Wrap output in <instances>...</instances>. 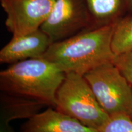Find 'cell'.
I'll use <instances>...</instances> for the list:
<instances>
[{"label": "cell", "mask_w": 132, "mask_h": 132, "mask_svg": "<svg viewBox=\"0 0 132 132\" xmlns=\"http://www.w3.org/2000/svg\"><path fill=\"white\" fill-rule=\"evenodd\" d=\"M115 24L82 31L52 43L41 57L53 62L65 74L84 76L97 66L113 61L116 56L112 48Z\"/></svg>", "instance_id": "1"}, {"label": "cell", "mask_w": 132, "mask_h": 132, "mask_svg": "<svg viewBox=\"0 0 132 132\" xmlns=\"http://www.w3.org/2000/svg\"><path fill=\"white\" fill-rule=\"evenodd\" d=\"M65 73L42 57L11 64L0 72V90L55 107L56 95Z\"/></svg>", "instance_id": "2"}, {"label": "cell", "mask_w": 132, "mask_h": 132, "mask_svg": "<svg viewBox=\"0 0 132 132\" xmlns=\"http://www.w3.org/2000/svg\"><path fill=\"white\" fill-rule=\"evenodd\" d=\"M54 108L97 130L110 117L84 76L75 73L65 74L56 92Z\"/></svg>", "instance_id": "3"}, {"label": "cell", "mask_w": 132, "mask_h": 132, "mask_svg": "<svg viewBox=\"0 0 132 132\" xmlns=\"http://www.w3.org/2000/svg\"><path fill=\"white\" fill-rule=\"evenodd\" d=\"M97 101L111 116L132 112V86L113 61L107 62L84 75Z\"/></svg>", "instance_id": "4"}, {"label": "cell", "mask_w": 132, "mask_h": 132, "mask_svg": "<svg viewBox=\"0 0 132 132\" xmlns=\"http://www.w3.org/2000/svg\"><path fill=\"white\" fill-rule=\"evenodd\" d=\"M40 29L49 36L53 43L91 29L84 0H55L50 14Z\"/></svg>", "instance_id": "5"}, {"label": "cell", "mask_w": 132, "mask_h": 132, "mask_svg": "<svg viewBox=\"0 0 132 132\" xmlns=\"http://www.w3.org/2000/svg\"><path fill=\"white\" fill-rule=\"evenodd\" d=\"M55 0H0L6 14L5 25L12 36L40 28L53 7Z\"/></svg>", "instance_id": "6"}, {"label": "cell", "mask_w": 132, "mask_h": 132, "mask_svg": "<svg viewBox=\"0 0 132 132\" xmlns=\"http://www.w3.org/2000/svg\"><path fill=\"white\" fill-rule=\"evenodd\" d=\"M52 43L49 36L40 29L28 34L12 36L0 51V62L13 64L26 59L41 57Z\"/></svg>", "instance_id": "7"}, {"label": "cell", "mask_w": 132, "mask_h": 132, "mask_svg": "<svg viewBox=\"0 0 132 132\" xmlns=\"http://www.w3.org/2000/svg\"><path fill=\"white\" fill-rule=\"evenodd\" d=\"M19 132H98L53 107L39 112L21 126Z\"/></svg>", "instance_id": "8"}, {"label": "cell", "mask_w": 132, "mask_h": 132, "mask_svg": "<svg viewBox=\"0 0 132 132\" xmlns=\"http://www.w3.org/2000/svg\"><path fill=\"white\" fill-rule=\"evenodd\" d=\"M47 106L44 102L35 99L1 92V124L8 125L10 122L16 119H28Z\"/></svg>", "instance_id": "9"}, {"label": "cell", "mask_w": 132, "mask_h": 132, "mask_svg": "<svg viewBox=\"0 0 132 132\" xmlns=\"http://www.w3.org/2000/svg\"><path fill=\"white\" fill-rule=\"evenodd\" d=\"M91 22V29L114 24L125 15L127 0H84Z\"/></svg>", "instance_id": "10"}, {"label": "cell", "mask_w": 132, "mask_h": 132, "mask_svg": "<svg viewBox=\"0 0 132 132\" xmlns=\"http://www.w3.org/2000/svg\"><path fill=\"white\" fill-rule=\"evenodd\" d=\"M112 48L116 56L132 51V14L124 15L116 23Z\"/></svg>", "instance_id": "11"}, {"label": "cell", "mask_w": 132, "mask_h": 132, "mask_svg": "<svg viewBox=\"0 0 132 132\" xmlns=\"http://www.w3.org/2000/svg\"><path fill=\"white\" fill-rule=\"evenodd\" d=\"M98 132H132V119L124 114L113 115L98 130Z\"/></svg>", "instance_id": "12"}, {"label": "cell", "mask_w": 132, "mask_h": 132, "mask_svg": "<svg viewBox=\"0 0 132 132\" xmlns=\"http://www.w3.org/2000/svg\"><path fill=\"white\" fill-rule=\"evenodd\" d=\"M113 63L132 85V51L116 56Z\"/></svg>", "instance_id": "13"}, {"label": "cell", "mask_w": 132, "mask_h": 132, "mask_svg": "<svg viewBox=\"0 0 132 132\" xmlns=\"http://www.w3.org/2000/svg\"><path fill=\"white\" fill-rule=\"evenodd\" d=\"M0 132H14L13 128L8 125H2L1 124V128H0Z\"/></svg>", "instance_id": "14"}, {"label": "cell", "mask_w": 132, "mask_h": 132, "mask_svg": "<svg viewBox=\"0 0 132 132\" xmlns=\"http://www.w3.org/2000/svg\"><path fill=\"white\" fill-rule=\"evenodd\" d=\"M127 9L132 14V0H127Z\"/></svg>", "instance_id": "15"}, {"label": "cell", "mask_w": 132, "mask_h": 132, "mask_svg": "<svg viewBox=\"0 0 132 132\" xmlns=\"http://www.w3.org/2000/svg\"><path fill=\"white\" fill-rule=\"evenodd\" d=\"M131 86H132V85H131ZM130 118H131L132 119V112H131V114H130Z\"/></svg>", "instance_id": "16"}]
</instances>
